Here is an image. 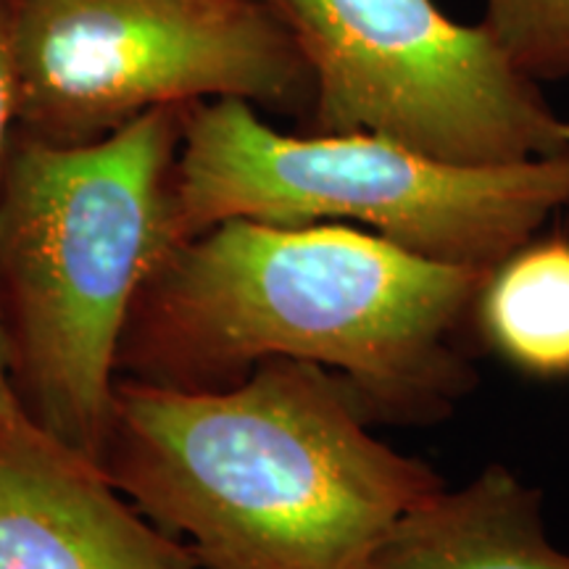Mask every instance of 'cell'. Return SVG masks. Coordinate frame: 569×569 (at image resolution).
<instances>
[{
    "mask_svg": "<svg viewBox=\"0 0 569 569\" xmlns=\"http://www.w3.org/2000/svg\"><path fill=\"white\" fill-rule=\"evenodd\" d=\"M490 272L343 222L227 219L142 284L117 377L222 390L261 361L298 359L343 375L375 425H436L478 386L475 309Z\"/></svg>",
    "mask_w": 569,
    "mask_h": 569,
    "instance_id": "obj_1",
    "label": "cell"
},
{
    "mask_svg": "<svg viewBox=\"0 0 569 569\" xmlns=\"http://www.w3.org/2000/svg\"><path fill=\"white\" fill-rule=\"evenodd\" d=\"M332 369L267 359L222 390L113 382L98 467L201 569H365L446 486L372 436Z\"/></svg>",
    "mask_w": 569,
    "mask_h": 569,
    "instance_id": "obj_2",
    "label": "cell"
},
{
    "mask_svg": "<svg viewBox=\"0 0 569 569\" xmlns=\"http://www.w3.org/2000/svg\"><path fill=\"white\" fill-rule=\"evenodd\" d=\"M188 109H153L82 146L13 132L0 177L13 390L34 425L92 461L134 298L182 243L174 177Z\"/></svg>",
    "mask_w": 569,
    "mask_h": 569,
    "instance_id": "obj_3",
    "label": "cell"
},
{
    "mask_svg": "<svg viewBox=\"0 0 569 569\" xmlns=\"http://www.w3.org/2000/svg\"><path fill=\"white\" fill-rule=\"evenodd\" d=\"M182 240L227 219L359 222L425 259L493 269L569 209V153L453 163L372 132L284 134L256 106H190L177 156Z\"/></svg>",
    "mask_w": 569,
    "mask_h": 569,
    "instance_id": "obj_4",
    "label": "cell"
},
{
    "mask_svg": "<svg viewBox=\"0 0 569 569\" xmlns=\"http://www.w3.org/2000/svg\"><path fill=\"white\" fill-rule=\"evenodd\" d=\"M17 130L82 146L153 109L238 98L311 111L315 82L269 0H13Z\"/></svg>",
    "mask_w": 569,
    "mask_h": 569,
    "instance_id": "obj_5",
    "label": "cell"
},
{
    "mask_svg": "<svg viewBox=\"0 0 569 569\" xmlns=\"http://www.w3.org/2000/svg\"><path fill=\"white\" fill-rule=\"evenodd\" d=\"M315 82V132H372L453 163L569 153L551 109L486 24L436 0H269Z\"/></svg>",
    "mask_w": 569,
    "mask_h": 569,
    "instance_id": "obj_6",
    "label": "cell"
},
{
    "mask_svg": "<svg viewBox=\"0 0 569 569\" xmlns=\"http://www.w3.org/2000/svg\"><path fill=\"white\" fill-rule=\"evenodd\" d=\"M0 569H201L106 478L27 415L0 419Z\"/></svg>",
    "mask_w": 569,
    "mask_h": 569,
    "instance_id": "obj_7",
    "label": "cell"
},
{
    "mask_svg": "<svg viewBox=\"0 0 569 569\" xmlns=\"http://www.w3.org/2000/svg\"><path fill=\"white\" fill-rule=\"evenodd\" d=\"M540 501L507 467H488L411 507L365 569H569V553L546 536Z\"/></svg>",
    "mask_w": 569,
    "mask_h": 569,
    "instance_id": "obj_8",
    "label": "cell"
},
{
    "mask_svg": "<svg viewBox=\"0 0 569 569\" xmlns=\"http://www.w3.org/2000/svg\"><path fill=\"white\" fill-rule=\"evenodd\" d=\"M475 327L482 343L519 372L569 377V234H536L493 267Z\"/></svg>",
    "mask_w": 569,
    "mask_h": 569,
    "instance_id": "obj_9",
    "label": "cell"
},
{
    "mask_svg": "<svg viewBox=\"0 0 569 569\" xmlns=\"http://www.w3.org/2000/svg\"><path fill=\"white\" fill-rule=\"evenodd\" d=\"M480 24L530 80L569 77V0H482Z\"/></svg>",
    "mask_w": 569,
    "mask_h": 569,
    "instance_id": "obj_10",
    "label": "cell"
},
{
    "mask_svg": "<svg viewBox=\"0 0 569 569\" xmlns=\"http://www.w3.org/2000/svg\"><path fill=\"white\" fill-rule=\"evenodd\" d=\"M17 130V63H13V0H0V177Z\"/></svg>",
    "mask_w": 569,
    "mask_h": 569,
    "instance_id": "obj_11",
    "label": "cell"
},
{
    "mask_svg": "<svg viewBox=\"0 0 569 569\" xmlns=\"http://www.w3.org/2000/svg\"><path fill=\"white\" fill-rule=\"evenodd\" d=\"M24 415L19 407L17 390L11 382V356H9V340H6L3 322H0V419H9Z\"/></svg>",
    "mask_w": 569,
    "mask_h": 569,
    "instance_id": "obj_12",
    "label": "cell"
}]
</instances>
